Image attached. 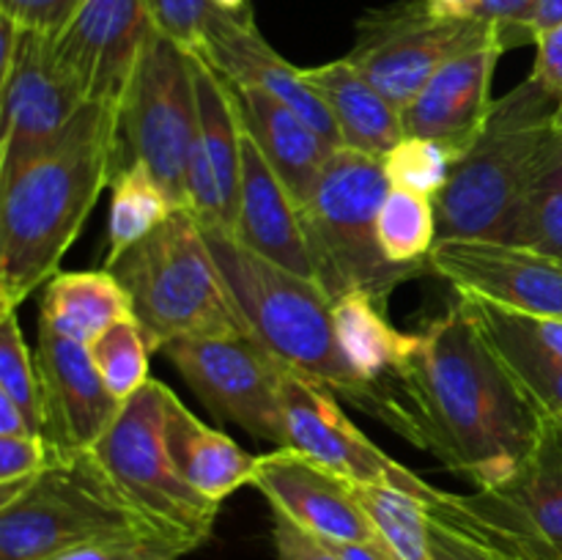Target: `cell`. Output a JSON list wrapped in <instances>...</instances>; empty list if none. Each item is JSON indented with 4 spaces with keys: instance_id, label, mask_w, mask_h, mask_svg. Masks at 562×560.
<instances>
[{
    "instance_id": "cell-19",
    "label": "cell",
    "mask_w": 562,
    "mask_h": 560,
    "mask_svg": "<svg viewBox=\"0 0 562 560\" xmlns=\"http://www.w3.org/2000/svg\"><path fill=\"white\" fill-rule=\"evenodd\" d=\"M252 486L313 536L329 544L379 541L371 519L357 500L355 486L327 467L291 448H278L256 459Z\"/></svg>"
},
{
    "instance_id": "cell-38",
    "label": "cell",
    "mask_w": 562,
    "mask_h": 560,
    "mask_svg": "<svg viewBox=\"0 0 562 560\" xmlns=\"http://www.w3.org/2000/svg\"><path fill=\"white\" fill-rule=\"evenodd\" d=\"M154 27L170 42L184 47L187 53H198L203 38V25L212 11L209 0H146Z\"/></svg>"
},
{
    "instance_id": "cell-45",
    "label": "cell",
    "mask_w": 562,
    "mask_h": 560,
    "mask_svg": "<svg viewBox=\"0 0 562 560\" xmlns=\"http://www.w3.org/2000/svg\"><path fill=\"white\" fill-rule=\"evenodd\" d=\"M560 22H562V0H541V3L536 5V11H532L530 22H527V31H530L532 44H536V38L541 36L543 31L560 25Z\"/></svg>"
},
{
    "instance_id": "cell-22",
    "label": "cell",
    "mask_w": 562,
    "mask_h": 560,
    "mask_svg": "<svg viewBox=\"0 0 562 560\" xmlns=\"http://www.w3.org/2000/svg\"><path fill=\"white\" fill-rule=\"evenodd\" d=\"M231 88H234L241 124L250 132L256 146L261 148L269 168L289 187L294 201L305 206L335 148L272 93L252 86Z\"/></svg>"
},
{
    "instance_id": "cell-39",
    "label": "cell",
    "mask_w": 562,
    "mask_h": 560,
    "mask_svg": "<svg viewBox=\"0 0 562 560\" xmlns=\"http://www.w3.org/2000/svg\"><path fill=\"white\" fill-rule=\"evenodd\" d=\"M86 0H0V14L20 27L58 38Z\"/></svg>"
},
{
    "instance_id": "cell-34",
    "label": "cell",
    "mask_w": 562,
    "mask_h": 560,
    "mask_svg": "<svg viewBox=\"0 0 562 560\" xmlns=\"http://www.w3.org/2000/svg\"><path fill=\"white\" fill-rule=\"evenodd\" d=\"M0 393L9 395L25 417L33 432L44 437V406L42 382L36 371V355H31L22 335L16 307H0Z\"/></svg>"
},
{
    "instance_id": "cell-36",
    "label": "cell",
    "mask_w": 562,
    "mask_h": 560,
    "mask_svg": "<svg viewBox=\"0 0 562 560\" xmlns=\"http://www.w3.org/2000/svg\"><path fill=\"white\" fill-rule=\"evenodd\" d=\"M426 508L434 560H516L514 555L499 549L497 544L486 541L475 530L461 525L459 519H453L448 511H442L431 500H426Z\"/></svg>"
},
{
    "instance_id": "cell-41",
    "label": "cell",
    "mask_w": 562,
    "mask_h": 560,
    "mask_svg": "<svg viewBox=\"0 0 562 560\" xmlns=\"http://www.w3.org/2000/svg\"><path fill=\"white\" fill-rule=\"evenodd\" d=\"M272 511V541L278 560H344L329 541L313 536L280 511Z\"/></svg>"
},
{
    "instance_id": "cell-43",
    "label": "cell",
    "mask_w": 562,
    "mask_h": 560,
    "mask_svg": "<svg viewBox=\"0 0 562 560\" xmlns=\"http://www.w3.org/2000/svg\"><path fill=\"white\" fill-rule=\"evenodd\" d=\"M536 66L530 75L552 93L562 108V22L536 38Z\"/></svg>"
},
{
    "instance_id": "cell-49",
    "label": "cell",
    "mask_w": 562,
    "mask_h": 560,
    "mask_svg": "<svg viewBox=\"0 0 562 560\" xmlns=\"http://www.w3.org/2000/svg\"><path fill=\"white\" fill-rule=\"evenodd\" d=\"M209 5L214 9L231 11V14H239V11H250V0H209Z\"/></svg>"
},
{
    "instance_id": "cell-2",
    "label": "cell",
    "mask_w": 562,
    "mask_h": 560,
    "mask_svg": "<svg viewBox=\"0 0 562 560\" xmlns=\"http://www.w3.org/2000/svg\"><path fill=\"white\" fill-rule=\"evenodd\" d=\"M119 110L86 102L66 135L0 181V307H20L58 275L113 181Z\"/></svg>"
},
{
    "instance_id": "cell-29",
    "label": "cell",
    "mask_w": 562,
    "mask_h": 560,
    "mask_svg": "<svg viewBox=\"0 0 562 560\" xmlns=\"http://www.w3.org/2000/svg\"><path fill=\"white\" fill-rule=\"evenodd\" d=\"M110 190H113V198H110L108 256H104V264L115 261L121 253L146 239L151 231H157L176 212L168 192L140 163L121 168L110 181Z\"/></svg>"
},
{
    "instance_id": "cell-40",
    "label": "cell",
    "mask_w": 562,
    "mask_h": 560,
    "mask_svg": "<svg viewBox=\"0 0 562 560\" xmlns=\"http://www.w3.org/2000/svg\"><path fill=\"white\" fill-rule=\"evenodd\" d=\"M58 456L47 437H0V483L31 481Z\"/></svg>"
},
{
    "instance_id": "cell-21",
    "label": "cell",
    "mask_w": 562,
    "mask_h": 560,
    "mask_svg": "<svg viewBox=\"0 0 562 560\" xmlns=\"http://www.w3.org/2000/svg\"><path fill=\"white\" fill-rule=\"evenodd\" d=\"M234 236L278 267L318 280L302 206L294 201L289 187L278 179V173L269 168L261 148L256 146L247 130L241 132L239 217H236Z\"/></svg>"
},
{
    "instance_id": "cell-28",
    "label": "cell",
    "mask_w": 562,
    "mask_h": 560,
    "mask_svg": "<svg viewBox=\"0 0 562 560\" xmlns=\"http://www.w3.org/2000/svg\"><path fill=\"white\" fill-rule=\"evenodd\" d=\"M333 318L346 360L368 384L384 382L406 360L415 344V333L395 329L376 300L360 289L335 296Z\"/></svg>"
},
{
    "instance_id": "cell-3",
    "label": "cell",
    "mask_w": 562,
    "mask_h": 560,
    "mask_svg": "<svg viewBox=\"0 0 562 560\" xmlns=\"http://www.w3.org/2000/svg\"><path fill=\"white\" fill-rule=\"evenodd\" d=\"M558 110L532 75L494 99L481 137L434 201L439 239L510 242L530 192L562 159Z\"/></svg>"
},
{
    "instance_id": "cell-31",
    "label": "cell",
    "mask_w": 562,
    "mask_h": 560,
    "mask_svg": "<svg viewBox=\"0 0 562 560\" xmlns=\"http://www.w3.org/2000/svg\"><path fill=\"white\" fill-rule=\"evenodd\" d=\"M379 245L393 264H426L437 245V203L417 192L390 187L376 220Z\"/></svg>"
},
{
    "instance_id": "cell-27",
    "label": "cell",
    "mask_w": 562,
    "mask_h": 560,
    "mask_svg": "<svg viewBox=\"0 0 562 560\" xmlns=\"http://www.w3.org/2000/svg\"><path fill=\"white\" fill-rule=\"evenodd\" d=\"M467 302L510 373L525 384L527 393L543 406V412L562 417V357L558 351H552L538 338L527 316H516L486 302Z\"/></svg>"
},
{
    "instance_id": "cell-35",
    "label": "cell",
    "mask_w": 562,
    "mask_h": 560,
    "mask_svg": "<svg viewBox=\"0 0 562 560\" xmlns=\"http://www.w3.org/2000/svg\"><path fill=\"white\" fill-rule=\"evenodd\" d=\"M510 242L562 261V159L530 192Z\"/></svg>"
},
{
    "instance_id": "cell-12",
    "label": "cell",
    "mask_w": 562,
    "mask_h": 560,
    "mask_svg": "<svg viewBox=\"0 0 562 560\" xmlns=\"http://www.w3.org/2000/svg\"><path fill=\"white\" fill-rule=\"evenodd\" d=\"M494 38L505 42L492 22L439 16L428 0H398L357 22L355 47L346 58L404 113L450 58Z\"/></svg>"
},
{
    "instance_id": "cell-24",
    "label": "cell",
    "mask_w": 562,
    "mask_h": 560,
    "mask_svg": "<svg viewBox=\"0 0 562 560\" xmlns=\"http://www.w3.org/2000/svg\"><path fill=\"white\" fill-rule=\"evenodd\" d=\"M305 77L333 113L346 148L382 159L406 137L404 113L349 58L311 66Z\"/></svg>"
},
{
    "instance_id": "cell-7",
    "label": "cell",
    "mask_w": 562,
    "mask_h": 560,
    "mask_svg": "<svg viewBox=\"0 0 562 560\" xmlns=\"http://www.w3.org/2000/svg\"><path fill=\"white\" fill-rule=\"evenodd\" d=\"M135 533L157 536L91 450L58 453L31 481L0 483V560H49L82 544Z\"/></svg>"
},
{
    "instance_id": "cell-6",
    "label": "cell",
    "mask_w": 562,
    "mask_h": 560,
    "mask_svg": "<svg viewBox=\"0 0 562 560\" xmlns=\"http://www.w3.org/2000/svg\"><path fill=\"white\" fill-rule=\"evenodd\" d=\"M387 192L382 159L344 146L327 159L311 201L302 206L316 278L333 300L360 289L387 311L393 291L428 269L426 264H393L384 256L376 220Z\"/></svg>"
},
{
    "instance_id": "cell-26",
    "label": "cell",
    "mask_w": 562,
    "mask_h": 560,
    "mask_svg": "<svg viewBox=\"0 0 562 560\" xmlns=\"http://www.w3.org/2000/svg\"><path fill=\"white\" fill-rule=\"evenodd\" d=\"M38 318L58 333L91 346L113 324L135 318L130 294L110 275V269L88 272H58L44 285Z\"/></svg>"
},
{
    "instance_id": "cell-15",
    "label": "cell",
    "mask_w": 562,
    "mask_h": 560,
    "mask_svg": "<svg viewBox=\"0 0 562 560\" xmlns=\"http://www.w3.org/2000/svg\"><path fill=\"white\" fill-rule=\"evenodd\" d=\"M283 415L289 448L327 467L351 483H382V486L431 494V483L423 481L404 464L390 459L373 445L338 404V395L324 384L285 368L283 373Z\"/></svg>"
},
{
    "instance_id": "cell-44",
    "label": "cell",
    "mask_w": 562,
    "mask_h": 560,
    "mask_svg": "<svg viewBox=\"0 0 562 560\" xmlns=\"http://www.w3.org/2000/svg\"><path fill=\"white\" fill-rule=\"evenodd\" d=\"M33 426L25 417V412L14 404L5 393H0V437H31ZM42 437V434H36Z\"/></svg>"
},
{
    "instance_id": "cell-14",
    "label": "cell",
    "mask_w": 562,
    "mask_h": 560,
    "mask_svg": "<svg viewBox=\"0 0 562 560\" xmlns=\"http://www.w3.org/2000/svg\"><path fill=\"white\" fill-rule=\"evenodd\" d=\"M428 269L459 296L527 318H562V261L499 239H439Z\"/></svg>"
},
{
    "instance_id": "cell-23",
    "label": "cell",
    "mask_w": 562,
    "mask_h": 560,
    "mask_svg": "<svg viewBox=\"0 0 562 560\" xmlns=\"http://www.w3.org/2000/svg\"><path fill=\"white\" fill-rule=\"evenodd\" d=\"M165 448L184 481L212 503L223 505L241 486H252L258 456L247 453L220 428L198 421L173 390L165 399Z\"/></svg>"
},
{
    "instance_id": "cell-20",
    "label": "cell",
    "mask_w": 562,
    "mask_h": 560,
    "mask_svg": "<svg viewBox=\"0 0 562 560\" xmlns=\"http://www.w3.org/2000/svg\"><path fill=\"white\" fill-rule=\"evenodd\" d=\"M505 49V42L494 38L456 55L437 69L423 91L406 104L404 135L442 141L464 157L486 126L494 104V71Z\"/></svg>"
},
{
    "instance_id": "cell-32",
    "label": "cell",
    "mask_w": 562,
    "mask_h": 560,
    "mask_svg": "<svg viewBox=\"0 0 562 560\" xmlns=\"http://www.w3.org/2000/svg\"><path fill=\"white\" fill-rule=\"evenodd\" d=\"M88 349H91L93 362H97L99 377L121 404L130 401L151 379L148 377L151 346H148L146 335L137 327L135 318H126V322L104 329Z\"/></svg>"
},
{
    "instance_id": "cell-50",
    "label": "cell",
    "mask_w": 562,
    "mask_h": 560,
    "mask_svg": "<svg viewBox=\"0 0 562 560\" xmlns=\"http://www.w3.org/2000/svg\"><path fill=\"white\" fill-rule=\"evenodd\" d=\"M558 126H560V130H562V108L558 110Z\"/></svg>"
},
{
    "instance_id": "cell-18",
    "label": "cell",
    "mask_w": 562,
    "mask_h": 560,
    "mask_svg": "<svg viewBox=\"0 0 562 560\" xmlns=\"http://www.w3.org/2000/svg\"><path fill=\"white\" fill-rule=\"evenodd\" d=\"M198 55L209 60L231 86H252L272 93L274 99L294 110L311 130H316L333 148H344L338 124L327 104L322 102L316 91L307 82L305 69H296L294 64L283 58L272 44L258 31L250 11L214 9L209 11L203 38Z\"/></svg>"
},
{
    "instance_id": "cell-17",
    "label": "cell",
    "mask_w": 562,
    "mask_h": 560,
    "mask_svg": "<svg viewBox=\"0 0 562 560\" xmlns=\"http://www.w3.org/2000/svg\"><path fill=\"white\" fill-rule=\"evenodd\" d=\"M36 371L42 382L44 437L60 456L91 450L121 410L99 377L91 349L38 318Z\"/></svg>"
},
{
    "instance_id": "cell-33",
    "label": "cell",
    "mask_w": 562,
    "mask_h": 560,
    "mask_svg": "<svg viewBox=\"0 0 562 560\" xmlns=\"http://www.w3.org/2000/svg\"><path fill=\"white\" fill-rule=\"evenodd\" d=\"M459 159V154L450 146H445L442 141L404 137L398 146L384 154L382 165L390 187L417 192V195L437 201L445 187L450 184V179H453Z\"/></svg>"
},
{
    "instance_id": "cell-8",
    "label": "cell",
    "mask_w": 562,
    "mask_h": 560,
    "mask_svg": "<svg viewBox=\"0 0 562 560\" xmlns=\"http://www.w3.org/2000/svg\"><path fill=\"white\" fill-rule=\"evenodd\" d=\"M168 390L159 379H148L121 404L91 453L143 525L187 555L212 538L220 503L195 492L165 448Z\"/></svg>"
},
{
    "instance_id": "cell-51",
    "label": "cell",
    "mask_w": 562,
    "mask_h": 560,
    "mask_svg": "<svg viewBox=\"0 0 562 560\" xmlns=\"http://www.w3.org/2000/svg\"><path fill=\"white\" fill-rule=\"evenodd\" d=\"M453 519H456V516H453ZM499 549H503V547H499ZM505 552H508V549H505ZM508 555H514V552H508ZM514 558L516 560H527V558H519V555H514Z\"/></svg>"
},
{
    "instance_id": "cell-25",
    "label": "cell",
    "mask_w": 562,
    "mask_h": 560,
    "mask_svg": "<svg viewBox=\"0 0 562 560\" xmlns=\"http://www.w3.org/2000/svg\"><path fill=\"white\" fill-rule=\"evenodd\" d=\"M192 55V80H195L198 104V141L212 163L223 198L225 231L234 234L239 217V181H241V115L236 108L234 88L203 55Z\"/></svg>"
},
{
    "instance_id": "cell-16",
    "label": "cell",
    "mask_w": 562,
    "mask_h": 560,
    "mask_svg": "<svg viewBox=\"0 0 562 560\" xmlns=\"http://www.w3.org/2000/svg\"><path fill=\"white\" fill-rule=\"evenodd\" d=\"M151 33L146 0H86L55 38V55L88 102L119 110Z\"/></svg>"
},
{
    "instance_id": "cell-11",
    "label": "cell",
    "mask_w": 562,
    "mask_h": 560,
    "mask_svg": "<svg viewBox=\"0 0 562 560\" xmlns=\"http://www.w3.org/2000/svg\"><path fill=\"white\" fill-rule=\"evenodd\" d=\"M0 181L55 146L86 93L55 55V38L0 14Z\"/></svg>"
},
{
    "instance_id": "cell-42",
    "label": "cell",
    "mask_w": 562,
    "mask_h": 560,
    "mask_svg": "<svg viewBox=\"0 0 562 560\" xmlns=\"http://www.w3.org/2000/svg\"><path fill=\"white\" fill-rule=\"evenodd\" d=\"M538 3L541 0H477L475 16L497 25L510 49L516 44L532 42L530 31H527V22H530Z\"/></svg>"
},
{
    "instance_id": "cell-13",
    "label": "cell",
    "mask_w": 562,
    "mask_h": 560,
    "mask_svg": "<svg viewBox=\"0 0 562 560\" xmlns=\"http://www.w3.org/2000/svg\"><path fill=\"white\" fill-rule=\"evenodd\" d=\"M162 355L217 421L289 448L283 415V373L289 366L252 335L179 338L170 340Z\"/></svg>"
},
{
    "instance_id": "cell-5",
    "label": "cell",
    "mask_w": 562,
    "mask_h": 560,
    "mask_svg": "<svg viewBox=\"0 0 562 560\" xmlns=\"http://www.w3.org/2000/svg\"><path fill=\"white\" fill-rule=\"evenodd\" d=\"M104 269L130 294L135 322L151 351H162L179 338L250 335L220 278L203 225L190 209H176L157 231Z\"/></svg>"
},
{
    "instance_id": "cell-10",
    "label": "cell",
    "mask_w": 562,
    "mask_h": 560,
    "mask_svg": "<svg viewBox=\"0 0 562 560\" xmlns=\"http://www.w3.org/2000/svg\"><path fill=\"white\" fill-rule=\"evenodd\" d=\"M426 500L519 558L562 560V417L547 412L532 450L503 483L472 494L434 486Z\"/></svg>"
},
{
    "instance_id": "cell-48",
    "label": "cell",
    "mask_w": 562,
    "mask_h": 560,
    "mask_svg": "<svg viewBox=\"0 0 562 560\" xmlns=\"http://www.w3.org/2000/svg\"><path fill=\"white\" fill-rule=\"evenodd\" d=\"M428 3L439 16H456V20L475 16L477 9V0H428Z\"/></svg>"
},
{
    "instance_id": "cell-47",
    "label": "cell",
    "mask_w": 562,
    "mask_h": 560,
    "mask_svg": "<svg viewBox=\"0 0 562 560\" xmlns=\"http://www.w3.org/2000/svg\"><path fill=\"white\" fill-rule=\"evenodd\" d=\"M538 338L562 357V318H530Z\"/></svg>"
},
{
    "instance_id": "cell-1",
    "label": "cell",
    "mask_w": 562,
    "mask_h": 560,
    "mask_svg": "<svg viewBox=\"0 0 562 560\" xmlns=\"http://www.w3.org/2000/svg\"><path fill=\"white\" fill-rule=\"evenodd\" d=\"M376 417L475 489L519 470L543 426V406L510 373L464 296L431 318L406 360L376 384Z\"/></svg>"
},
{
    "instance_id": "cell-4",
    "label": "cell",
    "mask_w": 562,
    "mask_h": 560,
    "mask_svg": "<svg viewBox=\"0 0 562 560\" xmlns=\"http://www.w3.org/2000/svg\"><path fill=\"white\" fill-rule=\"evenodd\" d=\"M231 302L247 329L280 362L376 415L379 390L357 377L335 335L333 296L318 280L278 267L231 231L203 228Z\"/></svg>"
},
{
    "instance_id": "cell-37",
    "label": "cell",
    "mask_w": 562,
    "mask_h": 560,
    "mask_svg": "<svg viewBox=\"0 0 562 560\" xmlns=\"http://www.w3.org/2000/svg\"><path fill=\"white\" fill-rule=\"evenodd\" d=\"M181 549L151 533L104 538V541L82 544V547L60 552L49 560H181Z\"/></svg>"
},
{
    "instance_id": "cell-30",
    "label": "cell",
    "mask_w": 562,
    "mask_h": 560,
    "mask_svg": "<svg viewBox=\"0 0 562 560\" xmlns=\"http://www.w3.org/2000/svg\"><path fill=\"white\" fill-rule=\"evenodd\" d=\"M379 541L398 560H434L428 508L420 494L382 483H351Z\"/></svg>"
},
{
    "instance_id": "cell-46",
    "label": "cell",
    "mask_w": 562,
    "mask_h": 560,
    "mask_svg": "<svg viewBox=\"0 0 562 560\" xmlns=\"http://www.w3.org/2000/svg\"><path fill=\"white\" fill-rule=\"evenodd\" d=\"M344 560H398L382 541L371 544H333Z\"/></svg>"
},
{
    "instance_id": "cell-9",
    "label": "cell",
    "mask_w": 562,
    "mask_h": 560,
    "mask_svg": "<svg viewBox=\"0 0 562 560\" xmlns=\"http://www.w3.org/2000/svg\"><path fill=\"white\" fill-rule=\"evenodd\" d=\"M198 135L192 55L154 27L119 108L113 176L140 163L176 209H187V163Z\"/></svg>"
}]
</instances>
